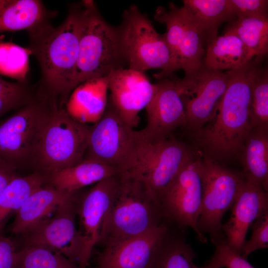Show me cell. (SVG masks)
<instances>
[{"mask_svg":"<svg viewBox=\"0 0 268 268\" xmlns=\"http://www.w3.org/2000/svg\"><path fill=\"white\" fill-rule=\"evenodd\" d=\"M74 90L67 112L80 123L95 124L100 119L107 108L108 77L85 82Z\"/></svg>","mask_w":268,"mask_h":268,"instance_id":"obj_22","label":"cell"},{"mask_svg":"<svg viewBox=\"0 0 268 268\" xmlns=\"http://www.w3.org/2000/svg\"><path fill=\"white\" fill-rule=\"evenodd\" d=\"M31 54L24 48L0 36V74L25 82L29 69V57Z\"/></svg>","mask_w":268,"mask_h":268,"instance_id":"obj_31","label":"cell"},{"mask_svg":"<svg viewBox=\"0 0 268 268\" xmlns=\"http://www.w3.org/2000/svg\"><path fill=\"white\" fill-rule=\"evenodd\" d=\"M90 127L72 118L62 107L53 112L32 161L34 172L48 175L81 163Z\"/></svg>","mask_w":268,"mask_h":268,"instance_id":"obj_8","label":"cell"},{"mask_svg":"<svg viewBox=\"0 0 268 268\" xmlns=\"http://www.w3.org/2000/svg\"><path fill=\"white\" fill-rule=\"evenodd\" d=\"M214 254L209 264L216 268H255L247 260L222 241L215 245Z\"/></svg>","mask_w":268,"mask_h":268,"instance_id":"obj_33","label":"cell"},{"mask_svg":"<svg viewBox=\"0 0 268 268\" xmlns=\"http://www.w3.org/2000/svg\"><path fill=\"white\" fill-rule=\"evenodd\" d=\"M17 252L14 242L0 231V268H16Z\"/></svg>","mask_w":268,"mask_h":268,"instance_id":"obj_36","label":"cell"},{"mask_svg":"<svg viewBox=\"0 0 268 268\" xmlns=\"http://www.w3.org/2000/svg\"><path fill=\"white\" fill-rule=\"evenodd\" d=\"M203 195L201 158L196 152L165 189L159 202L164 218L182 227L192 228L201 242L206 238L199 231L197 222Z\"/></svg>","mask_w":268,"mask_h":268,"instance_id":"obj_10","label":"cell"},{"mask_svg":"<svg viewBox=\"0 0 268 268\" xmlns=\"http://www.w3.org/2000/svg\"><path fill=\"white\" fill-rule=\"evenodd\" d=\"M249 119L251 128L268 129V72L260 65L253 80Z\"/></svg>","mask_w":268,"mask_h":268,"instance_id":"obj_32","label":"cell"},{"mask_svg":"<svg viewBox=\"0 0 268 268\" xmlns=\"http://www.w3.org/2000/svg\"><path fill=\"white\" fill-rule=\"evenodd\" d=\"M119 174L98 182L85 192H80L77 199L78 230L83 242L80 268H86L93 249L99 242L104 218L118 189Z\"/></svg>","mask_w":268,"mask_h":268,"instance_id":"obj_15","label":"cell"},{"mask_svg":"<svg viewBox=\"0 0 268 268\" xmlns=\"http://www.w3.org/2000/svg\"><path fill=\"white\" fill-rule=\"evenodd\" d=\"M258 58L244 67L226 70L227 87L214 118L194 133L197 144L216 161L237 157L251 127L249 110L251 91Z\"/></svg>","mask_w":268,"mask_h":268,"instance_id":"obj_1","label":"cell"},{"mask_svg":"<svg viewBox=\"0 0 268 268\" xmlns=\"http://www.w3.org/2000/svg\"><path fill=\"white\" fill-rule=\"evenodd\" d=\"M136 131L127 124L108 99L106 110L90 127L83 161H91L115 167L120 172L132 151Z\"/></svg>","mask_w":268,"mask_h":268,"instance_id":"obj_12","label":"cell"},{"mask_svg":"<svg viewBox=\"0 0 268 268\" xmlns=\"http://www.w3.org/2000/svg\"><path fill=\"white\" fill-rule=\"evenodd\" d=\"M16 268H80L60 253L46 248L25 245L17 251Z\"/></svg>","mask_w":268,"mask_h":268,"instance_id":"obj_30","label":"cell"},{"mask_svg":"<svg viewBox=\"0 0 268 268\" xmlns=\"http://www.w3.org/2000/svg\"><path fill=\"white\" fill-rule=\"evenodd\" d=\"M59 107L39 85L28 103L0 123V158L17 170L30 167L51 115Z\"/></svg>","mask_w":268,"mask_h":268,"instance_id":"obj_6","label":"cell"},{"mask_svg":"<svg viewBox=\"0 0 268 268\" xmlns=\"http://www.w3.org/2000/svg\"><path fill=\"white\" fill-rule=\"evenodd\" d=\"M183 2L205 50L218 36L220 26L235 20L229 0H184Z\"/></svg>","mask_w":268,"mask_h":268,"instance_id":"obj_21","label":"cell"},{"mask_svg":"<svg viewBox=\"0 0 268 268\" xmlns=\"http://www.w3.org/2000/svg\"><path fill=\"white\" fill-rule=\"evenodd\" d=\"M245 180L268 190V129L252 128L237 157Z\"/></svg>","mask_w":268,"mask_h":268,"instance_id":"obj_23","label":"cell"},{"mask_svg":"<svg viewBox=\"0 0 268 268\" xmlns=\"http://www.w3.org/2000/svg\"><path fill=\"white\" fill-rule=\"evenodd\" d=\"M231 210L229 219L222 224L221 229L227 244L241 255L250 226L268 212V191L245 180Z\"/></svg>","mask_w":268,"mask_h":268,"instance_id":"obj_19","label":"cell"},{"mask_svg":"<svg viewBox=\"0 0 268 268\" xmlns=\"http://www.w3.org/2000/svg\"><path fill=\"white\" fill-rule=\"evenodd\" d=\"M33 89L25 82H11L0 78V95H14L27 93Z\"/></svg>","mask_w":268,"mask_h":268,"instance_id":"obj_38","label":"cell"},{"mask_svg":"<svg viewBox=\"0 0 268 268\" xmlns=\"http://www.w3.org/2000/svg\"><path fill=\"white\" fill-rule=\"evenodd\" d=\"M224 32L237 36L254 57L262 58L268 54V15L235 19L229 22Z\"/></svg>","mask_w":268,"mask_h":268,"instance_id":"obj_28","label":"cell"},{"mask_svg":"<svg viewBox=\"0 0 268 268\" xmlns=\"http://www.w3.org/2000/svg\"><path fill=\"white\" fill-rule=\"evenodd\" d=\"M117 192L104 218L97 245L103 247L140 235L162 223L159 206L143 185L120 172Z\"/></svg>","mask_w":268,"mask_h":268,"instance_id":"obj_4","label":"cell"},{"mask_svg":"<svg viewBox=\"0 0 268 268\" xmlns=\"http://www.w3.org/2000/svg\"><path fill=\"white\" fill-rule=\"evenodd\" d=\"M79 194L22 234L25 245L57 252L80 267L83 242L75 223V204Z\"/></svg>","mask_w":268,"mask_h":268,"instance_id":"obj_13","label":"cell"},{"mask_svg":"<svg viewBox=\"0 0 268 268\" xmlns=\"http://www.w3.org/2000/svg\"><path fill=\"white\" fill-rule=\"evenodd\" d=\"M176 82L185 106L186 127L194 134L216 115L227 87L228 75L226 71L204 67Z\"/></svg>","mask_w":268,"mask_h":268,"instance_id":"obj_11","label":"cell"},{"mask_svg":"<svg viewBox=\"0 0 268 268\" xmlns=\"http://www.w3.org/2000/svg\"><path fill=\"white\" fill-rule=\"evenodd\" d=\"M37 89L14 95H0V117L12 110H18L28 103L35 96Z\"/></svg>","mask_w":268,"mask_h":268,"instance_id":"obj_37","label":"cell"},{"mask_svg":"<svg viewBox=\"0 0 268 268\" xmlns=\"http://www.w3.org/2000/svg\"><path fill=\"white\" fill-rule=\"evenodd\" d=\"M81 10L82 5L71 6L58 27L48 22L28 32L27 49L41 71L39 85L61 107L75 89Z\"/></svg>","mask_w":268,"mask_h":268,"instance_id":"obj_2","label":"cell"},{"mask_svg":"<svg viewBox=\"0 0 268 268\" xmlns=\"http://www.w3.org/2000/svg\"><path fill=\"white\" fill-rule=\"evenodd\" d=\"M235 19L268 15L267 0H229Z\"/></svg>","mask_w":268,"mask_h":268,"instance_id":"obj_35","label":"cell"},{"mask_svg":"<svg viewBox=\"0 0 268 268\" xmlns=\"http://www.w3.org/2000/svg\"><path fill=\"white\" fill-rule=\"evenodd\" d=\"M50 13L38 0H0V33L28 32L49 22Z\"/></svg>","mask_w":268,"mask_h":268,"instance_id":"obj_25","label":"cell"},{"mask_svg":"<svg viewBox=\"0 0 268 268\" xmlns=\"http://www.w3.org/2000/svg\"><path fill=\"white\" fill-rule=\"evenodd\" d=\"M118 28L128 68L142 72L160 69L156 76L158 79L168 77L178 69L163 34L157 32L147 16L136 5L125 10Z\"/></svg>","mask_w":268,"mask_h":268,"instance_id":"obj_7","label":"cell"},{"mask_svg":"<svg viewBox=\"0 0 268 268\" xmlns=\"http://www.w3.org/2000/svg\"><path fill=\"white\" fill-rule=\"evenodd\" d=\"M169 230L162 223L140 235L104 246L93 268H147Z\"/></svg>","mask_w":268,"mask_h":268,"instance_id":"obj_18","label":"cell"},{"mask_svg":"<svg viewBox=\"0 0 268 268\" xmlns=\"http://www.w3.org/2000/svg\"><path fill=\"white\" fill-rule=\"evenodd\" d=\"M156 84L154 94L145 108L147 122L141 131L148 139L162 140L169 138L176 129L186 127V112L176 79L160 78Z\"/></svg>","mask_w":268,"mask_h":268,"instance_id":"obj_16","label":"cell"},{"mask_svg":"<svg viewBox=\"0 0 268 268\" xmlns=\"http://www.w3.org/2000/svg\"><path fill=\"white\" fill-rule=\"evenodd\" d=\"M46 175L34 172L25 176L17 175L0 192V231L9 216L46 182Z\"/></svg>","mask_w":268,"mask_h":268,"instance_id":"obj_27","label":"cell"},{"mask_svg":"<svg viewBox=\"0 0 268 268\" xmlns=\"http://www.w3.org/2000/svg\"><path fill=\"white\" fill-rule=\"evenodd\" d=\"M193 268H216L214 267L212 265L208 264V265L207 266L203 267H199L194 264L193 266Z\"/></svg>","mask_w":268,"mask_h":268,"instance_id":"obj_40","label":"cell"},{"mask_svg":"<svg viewBox=\"0 0 268 268\" xmlns=\"http://www.w3.org/2000/svg\"><path fill=\"white\" fill-rule=\"evenodd\" d=\"M75 88L85 82L108 77L126 63L118 27L108 24L92 0H83Z\"/></svg>","mask_w":268,"mask_h":268,"instance_id":"obj_3","label":"cell"},{"mask_svg":"<svg viewBox=\"0 0 268 268\" xmlns=\"http://www.w3.org/2000/svg\"><path fill=\"white\" fill-rule=\"evenodd\" d=\"M155 19L166 26L163 34L178 69L190 75L204 67L205 48L194 24L183 6L171 2L166 8L158 6Z\"/></svg>","mask_w":268,"mask_h":268,"instance_id":"obj_14","label":"cell"},{"mask_svg":"<svg viewBox=\"0 0 268 268\" xmlns=\"http://www.w3.org/2000/svg\"><path fill=\"white\" fill-rule=\"evenodd\" d=\"M196 153L190 146L176 139L152 140L141 130L136 131L132 151L120 172L126 173L140 182L159 206L165 189Z\"/></svg>","mask_w":268,"mask_h":268,"instance_id":"obj_5","label":"cell"},{"mask_svg":"<svg viewBox=\"0 0 268 268\" xmlns=\"http://www.w3.org/2000/svg\"><path fill=\"white\" fill-rule=\"evenodd\" d=\"M108 98L124 121L133 129L139 122L138 114L151 101L156 89L144 72L122 68L108 76Z\"/></svg>","mask_w":268,"mask_h":268,"instance_id":"obj_17","label":"cell"},{"mask_svg":"<svg viewBox=\"0 0 268 268\" xmlns=\"http://www.w3.org/2000/svg\"><path fill=\"white\" fill-rule=\"evenodd\" d=\"M17 175V169L0 158V192Z\"/></svg>","mask_w":268,"mask_h":268,"instance_id":"obj_39","label":"cell"},{"mask_svg":"<svg viewBox=\"0 0 268 268\" xmlns=\"http://www.w3.org/2000/svg\"><path fill=\"white\" fill-rule=\"evenodd\" d=\"M196 254L182 237L169 230L147 268H193Z\"/></svg>","mask_w":268,"mask_h":268,"instance_id":"obj_29","label":"cell"},{"mask_svg":"<svg viewBox=\"0 0 268 268\" xmlns=\"http://www.w3.org/2000/svg\"><path fill=\"white\" fill-rule=\"evenodd\" d=\"M120 173L113 167L91 161L81 163L46 175L45 183L58 190L72 194Z\"/></svg>","mask_w":268,"mask_h":268,"instance_id":"obj_24","label":"cell"},{"mask_svg":"<svg viewBox=\"0 0 268 268\" xmlns=\"http://www.w3.org/2000/svg\"><path fill=\"white\" fill-rule=\"evenodd\" d=\"M203 201L197 227L204 235L209 234L216 245L225 240L222 219L236 201L245 179L242 174L227 169L217 161L204 155L201 158Z\"/></svg>","mask_w":268,"mask_h":268,"instance_id":"obj_9","label":"cell"},{"mask_svg":"<svg viewBox=\"0 0 268 268\" xmlns=\"http://www.w3.org/2000/svg\"><path fill=\"white\" fill-rule=\"evenodd\" d=\"M254 58L237 36L224 32L206 47L204 66L220 71L234 70L244 67Z\"/></svg>","mask_w":268,"mask_h":268,"instance_id":"obj_26","label":"cell"},{"mask_svg":"<svg viewBox=\"0 0 268 268\" xmlns=\"http://www.w3.org/2000/svg\"><path fill=\"white\" fill-rule=\"evenodd\" d=\"M251 238L245 241L241 255L245 258L253 252L268 247V212L257 219L251 227Z\"/></svg>","mask_w":268,"mask_h":268,"instance_id":"obj_34","label":"cell"},{"mask_svg":"<svg viewBox=\"0 0 268 268\" xmlns=\"http://www.w3.org/2000/svg\"><path fill=\"white\" fill-rule=\"evenodd\" d=\"M80 192L68 194L45 183L15 212V218L10 226V232L14 235H22L50 216L61 205L76 198Z\"/></svg>","mask_w":268,"mask_h":268,"instance_id":"obj_20","label":"cell"}]
</instances>
